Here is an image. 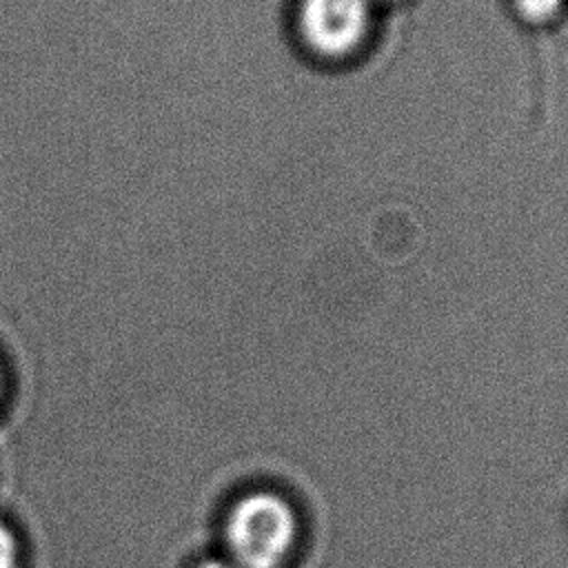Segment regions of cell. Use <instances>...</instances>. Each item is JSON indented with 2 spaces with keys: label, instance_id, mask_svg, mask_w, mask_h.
I'll return each mask as SVG.
<instances>
[{
  "label": "cell",
  "instance_id": "obj_4",
  "mask_svg": "<svg viewBox=\"0 0 568 568\" xmlns=\"http://www.w3.org/2000/svg\"><path fill=\"white\" fill-rule=\"evenodd\" d=\"M517 4L528 20H548L561 9L564 0H517Z\"/></svg>",
  "mask_w": 568,
  "mask_h": 568
},
{
  "label": "cell",
  "instance_id": "obj_3",
  "mask_svg": "<svg viewBox=\"0 0 568 568\" xmlns=\"http://www.w3.org/2000/svg\"><path fill=\"white\" fill-rule=\"evenodd\" d=\"M0 568H22V546L13 526L0 517Z\"/></svg>",
  "mask_w": 568,
  "mask_h": 568
},
{
  "label": "cell",
  "instance_id": "obj_2",
  "mask_svg": "<svg viewBox=\"0 0 568 568\" xmlns=\"http://www.w3.org/2000/svg\"><path fill=\"white\" fill-rule=\"evenodd\" d=\"M371 18V0H302L300 27L304 40L322 55H344L355 49Z\"/></svg>",
  "mask_w": 568,
  "mask_h": 568
},
{
  "label": "cell",
  "instance_id": "obj_5",
  "mask_svg": "<svg viewBox=\"0 0 568 568\" xmlns=\"http://www.w3.org/2000/svg\"><path fill=\"white\" fill-rule=\"evenodd\" d=\"M191 568H235V566L224 555H209V557H200L197 561H193Z\"/></svg>",
  "mask_w": 568,
  "mask_h": 568
},
{
  "label": "cell",
  "instance_id": "obj_6",
  "mask_svg": "<svg viewBox=\"0 0 568 568\" xmlns=\"http://www.w3.org/2000/svg\"><path fill=\"white\" fill-rule=\"evenodd\" d=\"M0 399H2V373H0Z\"/></svg>",
  "mask_w": 568,
  "mask_h": 568
},
{
  "label": "cell",
  "instance_id": "obj_1",
  "mask_svg": "<svg viewBox=\"0 0 568 568\" xmlns=\"http://www.w3.org/2000/svg\"><path fill=\"white\" fill-rule=\"evenodd\" d=\"M300 535L302 524L293 501L266 488L240 495L222 521L224 557L235 568H286Z\"/></svg>",
  "mask_w": 568,
  "mask_h": 568
}]
</instances>
